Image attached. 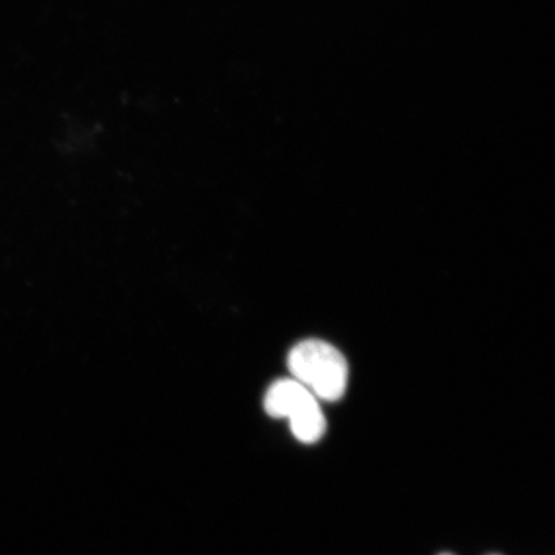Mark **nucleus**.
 I'll list each match as a JSON object with an SVG mask.
<instances>
[{"label": "nucleus", "instance_id": "obj_1", "mask_svg": "<svg viewBox=\"0 0 555 555\" xmlns=\"http://www.w3.org/2000/svg\"><path fill=\"white\" fill-rule=\"evenodd\" d=\"M288 367L318 400L336 401L346 392L349 365L336 347L321 339L297 344L289 352Z\"/></svg>", "mask_w": 555, "mask_h": 555}, {"label": "nucleus", "instance_id": "obj_2", "mask_svg": "<svg viewBox=\"0 0 555 555\" xmlns=\"http://www.w3.org/2000/svg\"><path fill=\"white\" fill-rule=\"evenodd\" d=\"M263 406L273 418H288L291 431L304 443L321 440L327 429L319 400L294 378L276 380L270 386Z\"/></svg>", "mask_w": 555, "mask_h": 555}, {"label": "nucleus", "instance_id": "obj_3", "mask_svg": "<svg viewBox=\"0 0 555 555\" xmlns=\"http://www.w3.org/2000/svg\"><path fill=\"white\" fill-rule=\"evenodd\" d=\"M440 555H454V554L443 553V554H440Z\"/></svg>", "mask_w": 555, "mask_h": 555}]
</instances>
